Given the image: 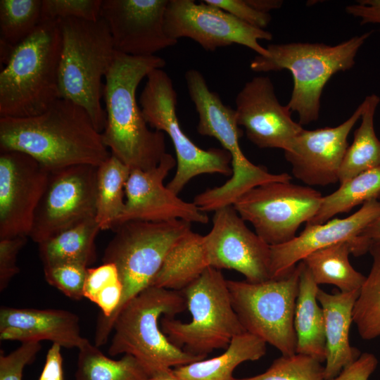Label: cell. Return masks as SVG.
<instances>
[{
	"label": "cell",
	"instance_id": "6da1fadb",
	"mask_svg": "<svg viewBox=\"0 0 380 380\" xmlns=\"http://www.w3.org/2000/svg\"><path fill=\"white\" fill-rule=\"evenodd\" d=\"M0 151L25 153L50 172L99 166L111 156L87 111L62 98L37 115L0 118Z\"/></svg>",
	"mask_w": 380,
	"mask_h": 380
},
{
	"label": "cell",
	"instance_id": "7a4b0ae2",
	"mask_svg": "<svg viewBox=\"0 0 380 380\" xmlns=\"http://www.w3.org/2000/svg\"><path fill=\"white\" fill-rule=\"evenodd\" d=\"M165 65V61L156 55L133 56L115 51L105 76L106 123L101 133L103 141L131 170H151L166 153L164 133L148 128L136 99L141 80Z\"/></svg>",
	"mask_w": 380,
	"mask_h": 380
},
{
	"label": "cell",
	"instance_id": "3957f363",
	"mask_svg": "<svg viewBox=\"0 0 380 380\" xmlns=\"http://www.w3.org/2000/svg\"><path fill=\"white\" fill-rule=\"evenodd\" d=\"M186 309L182 293L149 286L130 300L117 315L108 353L135 357L149 376L205 359L184 351L171 343L159 320L173 317Z\"/></svg>",
	"mask_w": 380,
	"mask_h": 380
},
{
	"label": "cell",
	"instance_id": "277c9868",
	"mask_svg": "<svg viewBox=\"0 0 380 380\" xmlns=\"http://www.w3.org/2000/svg\"><path fill=\"white\" fill-rule=\"evenodd\" d=\"M58 22L41 23L18 44L0 72V118L37 115L60 98Z\"/></svg>",
	"mask_w": 380,
	"mask_h": 380
},
{
	"label": "cell",
	"instance_id": "5b68a950",
	"mask_svg": "<svg viewBox=\"0 0 380 380\" xmlns=\"http://www.w3.org/2000/svg\"><path fill=\"white\" fill-rule=\"evenodd\" d=\"M107 245L103 263L116 267L122 286L121 302L108 318L99 317L94 344H106L115 319L122 308L149 287L171 248L191 231V223L175 220L167 222L129 221L115 229Z\"/></svg>",
	"mask_w": 380,
	"mask_h": 380
},
{
	"label": "cell",
	"instance_id": "8992f818",
	"mask_svg": "<svg viewBox=\"0 0 380 380\" xmlns=\"http://www.w3.org/2000/svg\"><path fill=\"white\" fill-rule=\"evenodd\" d=\"M372 32L334 46L308 42L270 44L267 55H257L250 68L255 72L289 70L293 86L286 106L298 113L300 125H308L319 118L321 96L328 81L336 73L354 66L358 51Z\"/></svg>",
	"mask_w": 380,
	"mask_h": 380
},
{
	"label": "cell",
	"instance_id": "52a82bcc",
	"mask_svg": "<svg viewBox=\"0 0 380 380\" xmlns=\"http://www.w3.org/2000/svg\"><path fill=\"white\" fill-rule=\"evenodd\" d=\"M62 37L58 85L60 98L82 107L96 129L102 133L106 123L101 105L106 76L115 50L106 22L77 18L58 21Z\"/></svg>",
	"mask_w": 380,
	"mask_h": 380
},
{
	"label": "cell",
	"instance_id": "ba28073f",
	"mask_svg": "<svg viewBox=\"0 0 380 380\" xmlns=\"http://www.w3.org/2000/svg\"><path fill=\"white\" fill-rule=\"evenodd\" d=\"M191 315L189 322L163 317L160 325L168 340L184 351L207 357L227 348L243 332L232 306L227 280L220 270L208 267L181 291Z\"/></svg>",
	"mask_w": 380,
	"mask_h": 380
},
{
	"label": "cell",
	"instance_id": "9c48e42d",
	"mask_svg": "<svg viewBox=\"0 0 380 380\" xmlns=\"http://www.w3.org/2000/svg\"><path fill=\"white\" fill-rule=\"evenodd\" d=\"M300 267L260 282L227 280L232 306L246 332L275 347L282 355L296 353L294 314Z\"/></svg>",
	"mask_w": 380,
	"mask_h": 380
},
{
	"label": "cell",
	"instance_id": "30bf717a",
	"mask_svg": "<svg viewBox=\"0 0 380 380\" xmlns=\"http://www.w3.org/2000/svg\"><path fill=\"white\" fill-rule=\"evenodd\" d=\"M146 78L139 97L143 117L150 127L169 136L176 153L177 168L168 189L178 195L198 175L231 176L232 157L227 151L199 148L182 130L176 113L177 92L168 74L155 69Z\"/></svg>",
	"mask_w": 380,
	"mask_h": 380
},
{
	"label": "cell",
	"instance_id": "8fae6325",
	"mask_svg": "<svg viewBox=\"0 0 380 380\" xmlns=\"http://www.w3.org/2000/svg\"><path fill=\"white\" fill-rule=\"evenodd\" d=\"M184 78L198 115L197 132L216 139L232 157V174L224 184L215 189L216 198L223 203L232 204L252 188L279 180V175L269 172L245 156L239 144L243 131L237 123L235 109L224 105L219 95L210 90L202 73L190 69Z\"/></svg>",
	"mask_w": 380,
	"mask_h": 380
},
{
	"label": "cell",
	"instance_id": "7c38bea8",
	"mask_svg": "<svg viewBox=\"0 0 380 380\" xmlns=\"http://www.w3.org/2000/svg\"><path fill=\"white\" fill-rule=\"evenodd\" d=\"M322 194L291 181H274L252 188L232 205L241 217L270 246L287 243L299 227L317 213Z\"/></svg>",
	"mask_w": 380,
	"mask_h": 380
},
{
	"label": "cell",
	"instance_id": "4fadbf2b",
	"mask_svg": "<svg viewBox=\"0 0 380 380\" xmlns=\"http://www.w3.org/2000/svg\"><path fill=\"white\" fill-rule=\"evenodd\" d=\"M98 167L78 165L50 172L29 236L34 242L96 217Z\"/></svg>",
	"mask_w": 380,
	"mask_h": 380
},
{
	"label": "cell",
	"instance_id": "5bb4252c",
	"mask_svg": "<svg viewBox=\"0 0 380 380\" xmlns=\"http://www.w3.org/2000/svg\"><path fill=\"white\" fill-rule=\"evenodd\" d=\"M164 26L169 37L177 41L182 37L191 39L207 51L237 44L265 56L267 49L259 40L272 39L270 32L251 26L203 1L197 4L194 0H169Z\"/></svg>",
	"mask_w": 380,
	"mask_h": 380
},
{
	"label": "cell",
	"instance_id": "9a60e30c",
	"mask_svg": "<svg viewBox=\"0 0 380 380\" xmlns=\"http://www.w3.org/2000/svg\"><path fill=\"white\" fill-rule=\"evenodd\" d=\"M233 205L214 211L210 231L202 243L208 267L236 270L246 281L270 278V246L252 232Z\"/></svg>",
	"mask_w": 380,
	"mask_h": 380
},
{
	"label": "cell",
	"instance_id": "2e32d148",
	"mask_svg": "<svg viewBox=\"0 0 380 380\" xmlns=\"http://www.w3.org/2000/svg\"><path fill=\"white\" fill-rule=\"evenodd\" d=\"M50 171L18 151L0 153V239L29 237Z\"/></svg>",
	"mask_w": 380,
	"mask_h": 380
},
{
	"label": "cell",
	"instance_id": "e0dca14e",
	"mask_svg": "<svg viewBox=\"0 0 380 380\" xmlns=\"http://www.w3.org/2000/svg\"><path fill=\"white\" fill-rule=\"evenodd\" d=\"M176 165V159L166 153L156 167L131 170L125 186V208L115 227L129 221L208 222L206 213L193 202L183 201L164 185L165 178Z\"/></svg>",
	"mask_w": 380,
	"mask_h": 380
},
{
	"label": "cell",
	"instance_id": "ac0fdd59",
	"mask_svg": "<svg viewBox=\"0 0 380 380\" xmlns=\"http://www.w3.org/2000/svg\"><path fill=\"white\" fill-rule=\"evenodd\" d=\"M169 0H103L101 18L107 23L115 51L153 56L177 41L165 31Z\"/></svg>",
	"mask_w": 380,
	"mask_h": 380
},
{
	"label": "cell",
	"instance_id": "d6986e66",
	"mask_svg": "<svg viewBox=\"0 0 380 380\" xmlns=\"http://www.w3.org/2000/svg\"><path fill=\"white\" fill-rule=\"evenodd\" d=\"M237 123L247 138L261 148L289 151L303 129L291 118L287 106L279 102L270 77L257 76L245 83L236 99Z\"/></svg>",
	"mask_w": 380,
	"mask_h": 380
},
{
	"label": "cell",
	"instance_id": "ffe728a7",
	"mask_svg": "<svg viewBox=\"0 0 380 380\" xmlns=\"http://www.w3.org/2000/svg\"><path fill=\"white\" fill-rule=\"evenodd\" d=\"M363 107L362 102L338 126L302 129L291 149L284 152L296 179L309 186H324L338 182L340 167L349 146L348 137L361 118Z\"/></svg>",
	"mask_w": 380,
	"mask_h": 380
},
{
	"label": "cell",
	"instance_id": "44dd1931",
	"mask_svg": "<svg viewBox=\"0 0 380 380\" xmlns=\"http://www.w3.org/2000/svg\"><path fill=\"white\" fill-rule=\"evenodd\" d=\"M379 215L380 201L373 199L346 218H334L322 224L307 222L305 229L291 241L270 246V278L284 276L317 250L352 241Z\"/></svg>",
	"mask_w": 380,
	"mask_h": 380
},
{
	"label": "cell",
	"instance_id": "7402d4cb",
	"mask_svg": "<svg viewBox=\"0 0 380 380\" xmlns=\"http://www.w3.org/2000/svg\"><path fill=\"white\" fill-rule=\"evenodd\" d=\"M0 339L21 343L48 340L63 348L78 349L87 338L80 334L79 317L70 311L3 306Z\"/></svg>",
	"mask_w": 380,
	"mask_h": 380
},
{
	"label": "cell",
	"instance_id": "603a6c76",
	"mask_svg": "<svg viewBox=\"0 0 380 380\" xmlns=\"http://www.w3.org/2000/svg\"><path fill=\"white\" fill-rule=\"evenodd\" d=\"M360 290L331 294L319 289L317 299L324 317L327 346L325 380H332L360 356L350 345L349 331Z\"/></svg>",
	"mask_w": 380,
	"mask_h": 380
},
{
	"label": "cell",
	"instance_id": "cb8c5ba5",
	"mask_svg": "<svg viewBox=\"0 0 380 380\" xmlns=\"http://www.w3.org/2000/svg\"><path fill=\"white\" fill-rule=\"evenodd\" d=\"M298 293L294 314L296 353L310 356L320 362L326 360L324 317L317 299L319 286L309 270L300 261Z\"/></svg>",
	"mask_w": 380,
	"mask_h": 380
},
{
	"label": "cell",
	"instance_id": "d4e9b609",
	"mask_svg": "<svg viewBox=\"0 0 380 380\" xmlns=\"http://www.w3.org/2000/svg\"><path fill=\"white\" fill-rule=\"evenodd\" d=\"M266 343L243 332L234 336L219 356L173 368L181 380H233V372L241 363L255 361L266 353Z\"/></svg>",
	"mask_w": 380,
	"mask_h": 380
},
{
	"label": "cell",
	"instance_id": "484cf974",
	"mask_svg": "<svg viewBox=\"0 0 380 380\" xmlns=\"http://www.w3.org/2000/svg\"><path fill=\"white\" fill-rule=\"evenodd\" d=\"M100 231L93 218L38 243L44 267L65 263L88 267L96 260L95 239Z\"/></svg>",
	"mask_w": 380,
	"mask_h": 380
},
{
	"label": "cell",
	"instance_id": "4316f807",
	"mask_svg": "<svg viewBox=\"0 0 380 380\" xmlns=\"http://www.w3.org/2000/svg\"><path fill=\"white\" fill-rule=\"evenodd\" d=\"M202 237L192 230L183 236L167 255L151 286L182 291L208 268Z\"/></svg>",
	"mask_w": 380,
	"mask_h": 380
},
{
	"label": "cell",
	"instance_id": "83f0119b",
	"mask_svg": "<svg viewBox=\"0 0 380 380\" xmlns=\"http://www.w3.org/2000/svg\"><path fill=\"white\" fill-rule=\"evenodd\" d=\"M362 102L360 125L354 132L353 143L348 146L340 167V184L365 171L380 167V140L376 135L374 125L380 97L372 94Z\"/></svg>",
	"mask_w": 380,
	"mask_h": 380
},
{
	"label": "cell",
	"instance_id": "f1b7e54d",
	"mask_svg": "<svg viewBox=\"0 0 380 380\" xmlns=\"http://www.w3.org/2000/svg\"><path fill=\"white\" fill-rule=\"evenodd\" d=\"M350 253V241H343L317 250L302 262L317 285L333 284L341 292H350L360 290L366 279L365 276L351 265Z\"/></svg>",
	"mask_w": 380,
	"mask_h": 380
},
{
	"label": "cell",
	"instance_id": "f546056e",
	"mask_svg": "<svg viewBox=\"0 0 380 380\" xmlns=\"http://www.w3.org/2000/svg\"><path fill=\"white\" fill-rule=\"evenodd\" d=\"M130 172L112 154L98 167L95 219L101 230L115 227L125 208V186Z\"/></svg>",
	"mask_w": 380,
	"mask_h": 380
},
{
	"label": "cell",
	"instance_id": "4dcf8cb0",
	"mask_svg": "<svg viewBox=\"0 0 380 380\" xmlns=\"http://www.w3.org/2000/svg\"><path fill=\"white\" fill-rule=\"evenodd\" d=\"M78 350L75 380H148L150 377L130 355L125 354L120 360L110 359L88 339Z\"/></svg>",
	"mask_w": 380,
	"mask_h": 380
},
{
	"label": "cell",
	"instance_id": "1f68e13d",
	"mask_svg": "<svg viewBox=\"0 0 380 380\" xmlns=\"http://www.w3.org/2000/svg\"><path fill=\"white\" fill-rule=\"evenodd\" d=\"M380 196V167L365 171L340 184L334 192L323 196L316 215L308 222L322 224L335 215Z\"/></svg>",
	"mask_w": 380,
	"mask_h": 380
},
{
	"label": "cell",
	"instance_id": "d6a6232c",
	"mask_svg": "<svg viewBox=\"0 0 380 380\" xmlns=\"http://www.w3.org/2000/svg\"><path fill=\"white\" fill-rule=\"evenodd\" d=\"M42 0L0 1L1 64L41 23Z\"/></svg>",
	"mask_w": 380,
	"mask_h": 380
},
{
	"label": "cell",
	"instance_id": "836d02e7",
	"mask_svg": "<svg viewBox=\"0 0 380 380\" xmlns=\"http://www.w3.org/2000/svg\"><path fill=\"white\" fill-rule=\"evenodd\" d=\"M369 252L372 256V265L353 312V322L365 340L380 336V243H372Z\"/></svg>",
	"mask_w": 380,
	"mask_h": 380
},
{
	"label": "cell",
	"instance_id": "e575fe53",
	"mask_svg": "<svg viewBox=\"0 0 380 380\" xmlns=\"http://www.w3.org/2000/svg\"><path fill=\"white\" fill-rule=\"evenodd\" d=\"M233 380H325L324 366L308 355H281L263 373Z\"/></svg>",
	"mask_w": 380,
	"mask_h": 380
},
{
	"label": "cell",
	"instance_id": "d590c367",
	"mask_svg": "<svg viewBox=\"0 0 380 380\" xmlns=\"http://www.w3.org/2000/svg\"><path fill=\"white\" fill-rule=\"evenodd\" d=\"M103 0H42L41 23L68 18L96 21Z\"/></svg>",
	"mask_w": 380,
	"mask_h": 380
},
{
	"label": "cell",
	"instance_id": "8d00e7d4",
	"mask_svg": "<svg viewBox=\"0 0 380 380\" xmlns=\"http://www.w3.org/2000/svg\"><path fill=\"white\" fill-rule=\"evenodd\" d=\"M88 267L65 263L44 267L46 281L65 296L73 300L84 298V291Z\"/></svg>",
	"mask_w": 380,
	"mask_h": 380
},
{
	"label": "cell",
	"instance_id": "74e56055",
	"mask_svg": "<svg viewBox=\"0 0 380 380\" xmlns=\"http://www.w3.org/2000/svg\"><path fill=\"white\" fill-rule=\"evenodd\" d=\"M41 348L39 342H27L9 354L1 350L0 380H22L25 367L34 362Z\"/></svg>",
	"mask_w": 380,
	"mask_h": 380
},
{
	"label": "cell",
	"instance_id": "f35d334b",
	"mask_svg": "<svg viewBox=\"0 0 380 380\" xmlns=\"http://www.w3.org/2000/svg\"><path fill=\"white\" fill-rule=\"evenodd\" d=\"M26 236L0 239V291H4L9 282L19 272L17 257L25 245Z\"/></svg>",
	"mask_w": 380,
	"mask_h": 380
},
{
	"label": "cell",
	"instance_id": "ab89813d",
	"mask_svg": "<svg viewBox=\"0 0 380 380\" xmlns=\"http://www.w3.org/2000/svg\"><path fill=\"white\" fill-rule=\"evenodd\" d=\"M230 13L236 18L257 28H265L271 21L269 13H265L251 7L246 0H203Z\"/></svg>",
	"mask_w": 380,
	"mask_h": 380
},
{
	"label": "cell",
	"instance_id": "60d3db41",
	"mask_svg": "<svg viewBox=\"0 0 380 380\" xmlns=\"http://www.w3.org/2000/svg\"><path fill=\"white\" fill-rule=\"evenodd\" d=\"M119 280L118 270L113 263H103L97 267H88L84 291V298L94 303L101 291Z\"/></svg>",
	"mask_w": 380,
	"mask_h": 380
},
{
	"label": "cell",
	"instance_id": "b9f144b4",
	"mask_svg": "<svg viewBox=\"0 0 380 380\" xmlns=\"http://www.w3.org/2000/svg\"><path fill=\"white\" fill-rule=\"evenodd\" d=\"M377 365L378 360L374 355L364 353L332 380H368Z\"/></svg>",
	"mask_w": 380,
	"mask_h": 380
},
{
	"label": "cell",
	"instance_id": "7bdbcfd3",
	"mask_svg": "<svg viewBox=\"0 0 380 380\" xmlns=\"http://www.w3.org/2000/svg\"><path fill=\"white\" fill-rule=\"evenodd\" d=\"M122 297V286L120 280L101 291L94 301L101 310L99 317H110L118 308Z\"/></svg>",
	"mask_w": 380,
	"mask_h": 380
},
{
	"label": "cell",
	"instance_id": "ee69618b",
	"mask_svg": "<svg viewBox=\"0 0 380 380\" xmlns=\"http://www.w3.org/2000/svg\"><path fill=\"white\" fill-rule=\"evenodd\" d=\"M346 7V11L360 19V24L380 25V0H359Z\"/></svg>",
	"mask_w": 380,
	"mask_h": 380
},
{
	"label": "cell",
	"instance_id": "f6af8a7d",
	"mask_svg": "<svg viewBox=\"0 0 380 380\" xmlns=\"http://www.w3.org/2000/svg\"><path fill=\"white\" fill-rule=\"evenodd\" d=\"M373 243H380V215L350 241L351 253L355 256L362 255L369 252Z\"/></svg>",
	"mask_w": 380,
	"mask_h": 380
},
{
	"label": "cell",
	"instance_id": "bcb514c9",
	"mask_svg": "<svg viewBox=\"0 0 380 380\" xmlns=\"http://www.w3.org/2000/svg\"><path fill=\"white\" fill-rule=\"evenodd\" d=\"M61 346L53 343L49 349L44 368L37 380H64Z\"/></svg>",
	"mask_w": 380,
	"mask_h": 380
},
{
	"label": "cell",
	"instance_id": "7dc6e473",
	"mask_svg": "<svg viewBox=\"0 0 380 380\" xmlns=\"http://www.w3.org/2000/svg\"><path fill=\"white\" fill-rule=\"evenodd\" d=\"M248 4L258 11L269 13V11L279 8L283 1L280 0H246Z\"/></svg>",
	"mask_w": 380,
	"mask_h": 380
},
{
	"label": "cell",
	"instance_id": "c3c4849f",
	"mask_svg": "<svg viewBox=\"0 0 380 380\" xmlns=\"http://www.w3.org/2000/svg\"><path fill=\"white\" fill-rule=\"evenodd\" d=\"M148 380H181L175 373L173 368L164 370L150 376Z\"/></svg>",
	"mask_w": 380,
	"mask_h": 380
}]
</instances>
